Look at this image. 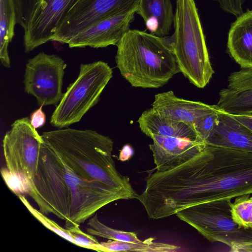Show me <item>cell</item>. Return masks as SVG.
Wrapping results in <instances>:
<instances>
[{"label":"cell","mask_w":252,"mask_h":252,"mask_svg":"<svg viewBox=\"0 0 252 252\" xmlns=\"http://www.w3.org/2000/svg\"><path fill=\"white\" fill-rule=\"evenodd\" d=\"M252 193V152L206 144L188 162L157 171L146 180L144 198L159 219L207 202Z\"/></svg>","instance_id":"cell-1"},{"label":"cell","mask_w":252,"mask_h":252,"mask_svg":"<svg viewBox=\"0 0 252 252\" xmlns=\"http://www.w3.org/2000/svg\"><path fill=\"white\" fill-rule=\"evenodd\" d=\"M34 186V201L39 211L44 215L53 214L65 220L66 228L84 223L113 201L132 199L126 192L81 177L44 141Z\"/></svg>","instance_id":"cell-2"},{"label":"cell","mask_w":252,"mask_h":252,"mask_svg":"<svg viewBox=\"0 0 252 252\" xmlns=\"http://www.w3.org/2000/svg\"><path fill=\"white\" fill-rule=\"evenodd\" d=\"M44 142L75 173L100 182L138 199L127 177L116 169L112 158L114 143L108 136L91 129L70 128L44 132Z\"/></svg>","instance_id":"cell-3"},{"label":"cell","mask_w":252,"mask_h":252,"mask_svg":"<svg viewBox=\"0 0 252 252\" xmlns=\"http://www.w3.org/2000/svg\"><path fill=\"white\" fill-rule=\"evenodd\" d=\"M116 46L117 66L133 87L158 88L180 72L169 37L129 29Z\"/></svg>","instance_id":"cell-4"},{"label":"cell","mask_w":252,"mask_h":252,"mask_svg":"<svg viewBox=\"0 0 252 252\" xmlns=\"http://www.w3.org/2000/svg\"><path fill=\"white\" fill-rule=\"evenodd\" d=\"M173 25L169 41L180 71L191 84L203 88L214 71L194 0H176Z\"/></svg>","instance_id":"cell-5"},{"label":"cell","mask_w":252,"mask_h":252,"mask_svg":"<svg viewBox=\"0 0 252 252\" xmlns=\"http://www.w3.org/2000/svg\"><path fill=\"white\" fill-rule=\"evenodd\" d=\"M112 76V68L104 62L81 64L78 77L63 94L51 116L50 124L62 128L79 122L98 102Z\"/></svg>","instance_id":"cell-6"},{"label":"cell","mask_w":252,"mask_h":252,"mask_svg":"<svg viewBox=\"0 0 252 252\" xmlns=\"http://www.w3.org/2000/svg\"><path fill=\"white\" fill-rule=\"evenodd\" d=\"M231 199L202 203L183 209L176 215L209 241L232 248L252 240V229L240 226L233 220Z\"/></svg>","instance_id":"cell-7"},{"label":"cell","mask_w":252,"mask_h":252,"mask_svg":"<svg viewBox=\"0 0 252 252\" xmlns=\"http://www.w3.org/2000/svg\"><path fill=\"white\" fill-rule=\"evenodd\" d=\"M43 142L41 135L32 126L28 117L15 121L2 141L6 167L21 179L26 194L34 201L36 199L34 179Z\"/></svg>","instance_id":"cell-8"},{"label":"cell","mask_w":252,"mask_h":252,"mask_svg":"<svg viewBox=\"0 0 252 252\" xmlns=\"http://www.w3.org/2000/svg\"><path fill=\"white\" fill-rule=\"evenodd\" d=\"M66 64L59 56L42 52L29 59L24 74L25 91L39 105H55L63 94L62 86Z\"/></svg>","instance_id":"cell-9"},{"label":"cell","mask_w":252,"mask_h":252,"mask_svg":"<svg viewBox=\"0 0 252 252\" xmlns=\"http://www.w3.org/2000/svg\"><path fill=\"white\" fill-rule=\"evenodd\" d=\"M139 0H78L60 26L52 41L68 43L75 36L106 18L137 10Z\"/></svg>","instance_id":"cell-10"},{"label":"cell","mask_w":252,"mask_h":252,"mask_svg":"<svg viewBox=\"0 0 252 252\" xmlns=\"http://www.w3.org/2000/svg\"><path fill=\"white\" fill-rule=\"evenodd\" d=\"M78 0H40L24 30L23 45L29 53L52 41L67 13Z\"/></svg>","instance_id":"cell-11"},{"label":"cell","mask_w":252,"mask_h":252,"mask_svg":"<svg viewBox=\"0 0 252 252\" xmlns=\"http://www.w3.org/2000/svg\"><path fill=\"white\" fill-rule=\"evenodd\" d=\"M136 10L111 16L92 25L73 37L67 43L70 48H104L117 45L129 29Z\"/></svg>","instance_id":"cell-12"},{"label":"cell","mask_w":252,"mask_h":252,"mask_svg":"<svg viewBox=\"0 0 252 252\" xmlns=\"http://www.w3.org/2000/svg\"><path fill=\"white\" fill-rule=\"evenodd\" d=\"M153 143L149 145L156 169L166 171L189 161L205 148L203 142L151 134Z\"/></svg>","instance_id":"cell-13"},{"label":"cell","mask_w":252,"mask_h":252,"mask_svg":"<svg viewBox=\"0 0 252 252\" xmlns=\"http://www.w3.org/2000/svg\"><path fill=\"white\" fill-rule=\"evenodd\" d=\"M228 85L219 92V109L232 115L252 114V69L231 73Z\"/></svg>","instance_id":"cell-14"},{"label":"cell","mask_w":252,"mask_h":252,"mask_svg":"<svg viewBox=\"0 0 252 252\" xmlns=\"http://www.w3.org/2000/svg\"><path fill=\"white\" fill-rule=\"evenodd\" d=\"M152 105L161 116L185 123L193 127L199 118L217 107L216 105L179 98L172 91L156 94Z\"/></svg>","instance_id":"cell-15"},{"label":"cell","mask_w":252,"mask_h":252,"mask_svg":"<svg viewBox=\"0 0 252 252\" xmlns=\"http://www.w3.org/2000/svg\"><path fill=\"white\" fill-rule=\"evenodd\" d=\"M205 143L252 152V131L231 115L220 110L218 122Z\"/></svg>","instance_id":"cell-16"},{"label":"cell","mask_w":252,"mask_h":252,"mask_svg":"<svg viewBox=\"0 0 252 252\" xmlns=\"http://www.w3.org/2000/svg\"><path fill=\"white\" fill-rule=\"evenodd\" d=\"M227 47L241 68L252 69V10L238 16L232 24Z\"/></svg>","instance_id":"cell-17"},{"label":"cell","mask_w":252,"mask_h":252,"mask_svg":"<svg viewBox=\"0 0 252 252\" xmlns=\"http://www.w3.org/2000/svg\"><path fill=\"white\" fill-rule=\"evenodd\" d=\"M137 123L141 131L148 137L151 134H155L202 142L193 126L184 122L163 117L152 108L144 111Z\"/></svg>","instance_id":"cell-18"},{"label":"cell","mask_w":252,"mask_h":252,"mask_svg":"<svg viewBox=\"0 0 252 252\" xmlns=\"http://www.w3.org/2000/svg\"><path fill=\"white\" fill-rule=\"evenodd\" d=\"M136 13L151 33L160 37L169 33L174 17L170 0H139Z\"/></svg>","instance_id":"cell-19"},{"label":"cell","mask_w":252,"mask_h":252,"mask_svg":"<svg viewBox=\"0 0 252 252\" xmlns=\"http://www.w3.org/2000/svg\"><path fill=\"white\" fill-rule=\"evenodd\" d=\"M17 24L12 0H0V59L6 67L10 66L8 46L14 35Z\"/></svg>","instance_id":"cell-20"},{"label":"cell","mask_w":252,"mask_h":252,"mask_svg":"<svg viewBox=\"0 0 252 252\" xmlns=\"http://www.w3.org/2000/svg\"><path fill=\"white\" fill-rule=\"evenodd\" d=\"M155 240V238L150 237L140 243L109 240L100 244L102 246V252H174L180 249L177 245L156 242Z\"/></svg>","instance_id":"cell-21"},{"label":"cell","mask_w":252,"mask_h":252,"mask_svg":"<svg viewBox=\"0 0 252 252\" xmlns=\"http://www.w3.org/2000/svg\"><path fill=\"white\" fill-rule=\"evenodd\" d=\"M86 231L94 236L109 240L131 243H140L142 241L134 232L119 230L105 225L98 220L97 215H94L89 219Z\"/></svg>","instance_id":"cell-22"},{"label":"cell","mask_w":252,"mask_h":252,"mask_svg":"<svg viewBox=\"0 0 252 252\" xmlns=\"http://www.w3.org/2000/svg\"><path fill=\"white\" fill-rule=\"evenodd\" d=\"M245 194L236 198L231 203L234 221L241 227L252 229V196Z\"/></svg>","instance_id":"cell-23"},{"label":"cell","mask_w":252,"mask_h":252,"mask_svg":"<svg viewBox=\"0 0 252 252\" xmlns=\"http://www.w3.org/2000/svg\"><path fill=\"white\" fill-rule=\"evenodd\" d=\"M31 213L41 222L46 227L56 233L62 238L74 244V240L66 228H63L54 221L46 217L44 214L34 208L27 200L24 195L18 196Z\"/></svg>","instance_id":"cell-24"},{"label":"cell","mask_w":252,"mask_h":252,"mask_svg":"<svg viewBox=\"0 0 252 252\" xmlns=\"http://www.w3.org/2000/svg\"><path fill=\"white\" fill-rule=\"evenodd\" d=\"M16 22L25 30L29 23L40 0H12Z\"/></svg>","instance_id":"cell-25"},{"label":"cell","mask_w":252,"mask_h":252,"mask_svg":"<svg viewBox=\"0 0 252 252\" xmlns=\"http://www.w3.org/2000/svg\"><path fill=\"white\" fill-rule=\"evenodd\" d=\"M219 111L217 107L214 110L202 116L194 125V129L201 141L205 142L217 125Z\"/></svg>","instance_id":"cell-26"},{"label":"cell","mask_w":252,"mask_h":252,"mask_svg":"<svg viewBox=\"0 0 252 252\" xmlns=\"http://www.w3.org/2000/svg\"><path fill=\"white\" fill-rule=\"evenodd\" d=\"M76 224L68 228L69 234L74 240V244L84 248L102 252V246L94 236L83 232Z\"/></svg>","instance_id":"cell-27"},{"label":"cell","mask_w":252,"mask_h":252,"mask_svg":"<svg viewBox=\"0 0 252 252\" xmlns=\"http://www.w3.org/2000/svg\"><path fill=\"white\" fill-rule=\"evenodd\" d=\"M1 173L9 189L18 196L21 194H26V189L21 179L17 176L11 173L6 167L1 169Z\"/></svg>","instance_id":"cell-28"},{"label":"cell","mask_w":252,"mask_h":252,"mask_svg":"<svg viewBox=\"0 0 252 252\" xmlns=\"http://www.w3.org/2000/svg\"><path fill=\"white\" fill-rule=\"evenodd\" d=\"M224 11L238 16L243 14V0H215Z\"/></svg>","instance_id":"cell-29"},{"label":"cell","mask_w":252,"mask_h":252,"mask_svg":"<svg viewBox=\"0 0 252 252\" xmlns=\"http://www.w3.org/2000/svg\"><path fill=\"white\" fill-rule=\"evenodd\" d=\"M43 106H40L39 108L31 115V124L35 129L44 126L46 122V116L42 110Z\"/></svg>","instance_id":"cell-30"},{"label":"cell","mask_w":252,"mask_h":252,"mask_svg":"<svg viewBox=\"0 0 252 252\" xmlns=\"http://www.w3.org/2000/svg\"><path fill=\"white\" fill-rule=\"evenodd\" d=\"M231 115L242 125L252 131V114Z\"/></svg>","instance_id":"cell-31"},{"label":"cell","mask_w":252,"mask_h":252,"mask_svg":"<svg viewBox=\"0 0 252 252\" xmlns=\"http://www.w3.org/2000/svg\"><path fill=\"white\" fill-rule=\"evenodd\" d=\"M233 252H252V240L237 244L231 248Z\"/></svg>","instance_id":"cell-32"}]
</instances>
